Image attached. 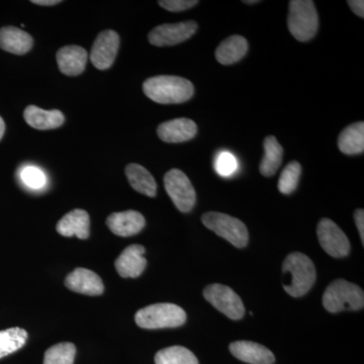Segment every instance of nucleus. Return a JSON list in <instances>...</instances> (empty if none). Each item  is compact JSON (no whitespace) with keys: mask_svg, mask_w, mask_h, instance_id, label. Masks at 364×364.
<instances>
[{"mask_svg":"<svg viewBox=\"0 0 364 364\" xmlns=\"http://www.w3.org/2000/svg\"><path fill=\"white\" fill-rule=\"evenodd\" d=\"M4 131H6V124H4L2 117H0V140H1L2 136L4 135Z\"/></svg>","mask_w":364,"mask_h":364,"instance_id":"f704fd0d","label":"nucleus"},{"mask_svg":"<svg viewBox=\"0 0 364 364\" xmlns=\"http://www.w3.org/2000/svg\"><path fill=\"white\" fill-rule=\"evenodd\" d=\"M164 186L176 207L182 213L193 210L196 203V193L193 184L184 172L171 169L165 174Z\"/></svg>","mask_w":364,"mask_h":364,"instance_id":"0eeeda50","label":"nucleus"},{"mask_svg":"<svg viewBox=\"0 0 364 364\" xmlns=\"http://www.w3.org/2000/svg\"><path fill=\"white\" fill-rule=\"evenodd\" d=\"M244 4H258V2H260V1H258V0H244Z\"/></svg>","mask_w":364,"mask_h":364,"instance_id":"c9c22d12","label":"nucleus"},{"mask_svg":"<svg viewBox=\"0 0 364 364\" xmlns=\"http://www.w3.org/2000/svg\"><path fill=\"white\" fill-rule=\"evenodd\" d=\"M119 47V33L112 30L104 31L97 36L90 53L93 65L100 70L111 68Z\"/></svg>","mask_w":364,"mask_h":364,"instance_id":"9b49d317","label":"nucleus"},{"mask_svg":"<svg viewBox=\"0 0 364 364\" xmlns=\"http://www.w3.org/2000/svg\"><path fill=\"white\" fill-rule=\"evenodd\" d=\"M340 151L346 155L361 154L364 151V123L358 122L345 128L338 138Z\"/></svg>","mask_w":364,"mask_h":364,"instance_id":"b1692460","label":"nucleus"},{"mask_svg":"<svg viewBox=\"0 0 364 364\" xmlns=\"http://www.w3.org/2000/svg\"><path fill=\"white\" fill-rule=\"evenodd\" d=\"M301 166L298 161H291L282 170L279 181V191L284 195H291L298 188Z\"/></svg>","mask_w":364,"mask_h":364,"instance_id":"cd10ccee","label":"nucleus"},{"mask_svg":"<svg viewBox=\"0 0 364 364\" xmlns=\"http://www.w3.org/2000/svg\"><path fill=\"white\" fill-rule=\"evenodd\" d=\"M32 4H38V6H52L61 4L60 0H33Z\"/></svg>","mask_w":364,"mask_h":364,"instance_id":"72a5a7b5","label":"nucleus"},{"mask_svg":"<svg viewBox=\"0 0 364 364\" xmlns=\"http://www.w3.org/2000/svg\"><path fill=\"white\" fill-rule=\"evenodd\" d=\"M56 58L62 73L67 76H77L85 71L88 54L82 47L71 45L61 48L57 52Z\"/></svg>","mask_w":364,"mask_h":364,"instance_id":"f3484780","label":"nucleus"},{"mask_svg":"<svg viewBox=\"0 0 364 364\" xmlns=\"http://www.w3.org/2000/svg\"><path fill=\"white\" fill-rule=\"evenodd\" d=\"M145 248L142 245L134 244L124 249L114 262L117 273L124 279H136L142 274L147 260L144 257Z\"/></svg>","mask_w":364,"mask_h":364,"instance_id":"f8f14e48","label":"nucleus"},{"mask_svg":"<svg viewBox=\"0 0 364 364\" xmlns=\"http://www.w3.org/2000/svg\"><path fill=\"white\" fill-rule=\"evenodd\" d=\"M203 224L235 247L244 248L248 244L247 227L237 218L223 213L208 212L203 215Z\"/></svg>","mask_w":364,"mask_h":364,"instance_id":"423d86ee","label":"nucleus"},{"mask_svg":"<svg viewBox=\"0 0 364 364\" xmlns=\"http://www.w3.org/2000/svg\"><path fill=\"white\" fill-rule=\"evenodd\" d=\"M351 11L359 18H364V1L363 0H348L347 1Z\"/></svg>","mask_w":364,"mask_h":364,"instance_id":"473e14b6","label":"nucleus"},{"mask_svg":"<svg viewBox=\"0 0 364 364\" xmlns=\"http://www.w3.org/2000/svg\"><path fill=\"white\" fill-rule=\"evenodd\" d=\"M33 40L30 33L16 28L4 26L0 28V48L14 55H23L32 49Z\"/></svg>","mask_w":364,"mask_h":364,"instance_id":"6ab92c4d","label":"nucleus"},{"mask_svg":"<svg viewBox=\"0 0 364 364\" xmlns=\"http://www.w3.org/2000/svg\"><path fill=\"white\" fill-rule=\"evenodd\" d=\"M264 155L261 160L259 170L263 176H274L282 162L284 149L274 136H268L263 142Z\"/></svg>","mask_w":364,"mask_h":364,"instance_id":"5701e85b","label":"nucleus"},{"mask_svg":"<svg viewBox=\"0 0 364 364\" xmlns=\"http://www.w3.org/2000/svg\"><path fill=\"white\" fill-rule=\"evenodd\" d=\"M145 224V218L136 210L114 213L107 219L109 230L117 236L121 237H130L140 233Z\"/></svg>","mask_w":364,"mask_h":364,"instance_id":"2eb2a0df","label":"nucleus"},{"mask_svg":"<svg viewBox=\"0 0 364 364\" xmlns=\"http://www.w3.org/2000/svg\"><path fill=\"white\" fill-rule=\"evenodd\" d=\"M57 232L64 237L76 236L82 240L87 239L90 235V215L81 208L71 210L60 220Z\"/></svg>","mask_w":364,"mask_h":364,"instance_id":"a211bd4d","label":"nucleus"},{"mask_svg":"<svg viewBox=\"0 0 364 364\" xmlns=\"http://www.w3.org/2000/svg\"><path fill=\"white\" fill-rule=\"evenodd\" d=\"M126 176L132 188L150 198L157 195V183L154 177L142 165L131 163L126 167Z\"/></svg>","mask_w":364,"mask_h":364,"instance_id":"4be33fe9","label":"nucleus"},{"mask_svg":"<svg viewBox=\"0 0 364 364\" xmlns=\"http://www.w3.org/2000/svg\"><path fill=\"white\" fill-rule=\"evenodd\" d=\"M354 220H355L356 227L358 229L361 243L364 245V210L363 208H358L355 210V213H354Z\"/></svg>","mask_w":364,"mask_h":364,"instance_id":"2f4dec72","label":"nucleus"},{"mask_svg":"<svg viewBox=\"0 0 364 364\" xmlns=\"http://www.w3.org/2000/svg\"><path fill=\"white\" fill-rule=\"evenodd\" d=\"M28 336V332L18 327L0 331V358L20 350L21 347L25 346Z\"/></svg>","mask_w":364,"mask_h":364,"instance_id":"393cba45","label":"nucleus"},{"mask_svg":"<svg viewBox=\"0 0 364 364\" xmlns=\"http://www.w3.org/2000/svg\"><path fill=\"white\" fill-rule=\"evenodd\" d=\"M287 26L294 39L308 42L318 32V16L315 4L311 0L289 1Z\"/></svg>","mask_w":364,"mask_h":364,"instance_id":"7ed1b4c3","label":"nucleus"},{"mask_svg":"<svg viewBox=\"0 0 364 364\" xmlns=\"http://www.w3.org/2000/svg\"><path fill=\"white\" fill-rule=\"evenodd\" d=\"M198 4V1L196 0H160L158 1L160 6L166 11H172V13L188 11Z\"/></svg>","mask_w":364,"mask_h":364,"instance_id":"7c9ffc66","label":"nucleus"},{"mask_svg":"<svg viewBox=\"0 0 364 364\" xmlns=\"http://www.w3.org/2000/svg\"><path fill=\"white\" fill-rule=\"evenodd\" d=\"M282 272L284 275H291V280L284 284V289L294 298L305 296L312 289L317 277L313 261L299 252L287 256L282 264Z\"/></svg>","mask_w":364,"mask_h":364,"instance_id":"f03ea898","label":"nucleus"},{"mask_svg":"<svg viewBox=\"0 0 364 364\" xmlns=\"http://www.w3.org/2000/svg\"><path fill=\"white\" fill-rule=\"evenodd\" d=\"M135 321L143 329L181 327L186 321L183 309L174 304H154L136 312Z\"/></svg>","mask_w":364,"mask_h":364,"instance_id":"39448f33","label":"nucleus"},{"mask_svg":"<svg viewBox=\"0 0 364 364\" xmlns=\"http://www.w3.org/2000/svg\"><path fill=\"white\" fill-rule=\"evenodd\" d=\"M155 363L198 364V360L195 354L186 347L171 346L157 352Z\"/></svg>","mask_w":364,"mask_h":364,"instance_id":"a878e982","label":"nucleus"},{"mask_svg":"<svg viewBox=\"0 0 364 364\" xmlns=\"http://www.w3.org/2000/svg\"><path fill=\"white\" fill-rule=\"evenodd\" d=\"M21 176L23 181L30 188H41L45 186V174L39 168H36V167H26L21 171Z\"/></svg>","mask_w":364,"mask_h":364,"instance_id":"c756f323","label":"nucleus"},{"mask_svg":"<svg viewBox=\"0 0 364 364\" xmlns=\"http://www.w3.org/2000/svg\"><path fill=\"white\" fill-rule=\"evenodd\" d=\"M230 351L239 360L250 364H272L275 358L263 345L251 341H236L230 344Z\"/></svg>","mask_w":364,"mask_h":364,"instance_id":"dca6fc26","label":"nucleus"},{"mask_svg":"<svg viewBox=\"0 0 364 364\" xmlns=\"http://www.w3.org/2000/svg\"><path fill=\"white\" fill-rule=\"evenodd\" d=\"M248 51V42L242 36L234 35L223 41L215 50V58L223 65L237 63L245 57Z\"/></svg>","mask_w":364,"mask_h":364,"instance_id":"412c9836","label":"nucleus"},{"mask_svg":"<svg viewBox=\"0 0 364 364\" xmlns=\"http://www.w3.org/2000/svg\"><path fill=\"white\" fill-rule=\"evenodd\" d=\"M67 289L86 296H100L105 291L104 282L97 273L86 268H76L65 279Z\"/></svg>","mask_w":364,"mask_h":364,"instance_id":"ddd939ff","label":"nucleus"},{"mask_svg":"<svg viewBox=\"0 0 364 364\" xmlns=\"http://www.w3.org/2000/svg\"><path fill=\"white\" fill-rule=\"evenodd\" d=\"M198 126L193 119L186 117L171 119L158 127L157 134L166 143H183L195 138Z\"/></svg>","mask_w":364,"mask_h":364,"instance_id":"4468645a","label":"nucleus"},{"mask_svg":"<svg viewBox=\"0 0 364 364\" xmlns=\"http://www.w3.org/2000/svg\"><path fill=\"white\" fill-rule=\"evenodd\" d=\"M198 31L195 21H186L177 23H164L153 28L148 35L151 44L157 47L174 46L191 39Z\"/></svg>","mask_w":364,"mask_h":364,"instance_id":"9d476101","label":"nucleus"},{"mask_svg":"<svg viewBox=\"0 0 364 364\" xmlns=\"http://www.w3.org/2000/svg\"><path fill=\"white\" fill-rule=\"evenodd\" d=\"M323 306L330 313L361 310L364 306L363 291L347 280H334L326 289Z\"/></svg>","mask_w":364,"mask_h":364,"instance_id":"20e7f679","label":"nucleus"},{"mask_svg":"<svg viewBox=\"0 0 364 364\" xmlns=\"http://www.w3.org/2000/svg\"><path fill=\"white\" fill-rule=\"evenodd\" d=\"M144 93L153 102L161 105H176L193 97L195 87L188 79L179 76L159 75L144 82Z\"/></svg>","mask_w":364,"mask_h":364,"instance_id":"f257e3e1","label":"nucleus"},{"mask_svg":"<svg viewBox=\"0 0 364 364\" xmlns=\"http://www.w3.org/2000/svg\"><path fill=\"white\" fill-rule=\"evenodd\" d=\"M23 117L28 126L37 130H53L65 122V117L58 109L45 111L36 105H28L23 112Z\"/></svg>","mask_w":364,"mask_h":364,"instance_id":"aec40b11","label":"nucleus"},{"mask_svg":"<svg viewBox=\"0 0 364 364\" xmlns=\"http://www.w3.org/2000/svg\"><path fill=\"white\" fill-rule=\"evenodd\" d=\"M318 243L325 252L335 258H342L350 253V242L344 232L332 220L324 219L317 227Z\"/></svg>","mask_w":364,"mask_h":364,"instance_id":"1a4fd4ad","label":"nucleus"},{"mask_svg":"<svg viewBox=\"0 0 364 364\" xmlns=\"http://www.w3.org/2000/svg\"><path fill=\"white\" fill-rule=\"evenodd\" d=\"M203 296L217 310L232 320H240L245 314V308L240 296L224 284L208 286L203 291Z\"/></svg>","mask_w":364,"mask_h":364,"instance_id":"6e6552de","label":"nucleus"},{"mask_svg":"<svg viewBox=\"0 0 364 364\" xmlns=\"http://www.w3.org/2000/svg\"><path fill=\"white\" fill-rule=\"evenodd\" d=\"M214 167L219 176H231L238 169V161L232 153L223 151L215 157Z\"/></svg>","mask_w":364,"mask_h":364,"instance_id":"c85d7f7f","label":"nucleus"},{"mask_svg":"<svg viewBox=\"0 0 364 364\" xmlns=\"http://www.w3.org/2000/svg\"><path fill=\"white\" fill-rule=\"evenodd\" d=\"M75 355V345L64 342L54 345L46 351L44 364H73Z\"/></svg>","mask_w":364,"mask_h":364,"instance_id":"bb28decb","label":"nucleus"}]
</instances>
